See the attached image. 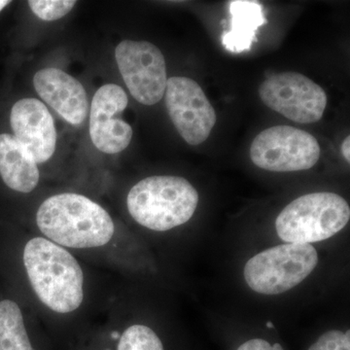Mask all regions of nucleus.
I'll return each mask as SVG.
<instances>
[{
	"label": "nucleus",
	"mask_w": 350,
	"mask_h": 350,
	"mask_svg": "<svg viewBox=\"0 0 350 350\" xmlns=\"http://www.w3.org/2000/svg\"><path fill=\"white\" fill-rule=\"evenodd\" d=\"M10 124L14 137L36 163L49 161L56 150L57 131L52 115L36 98H23L13 105Z\"/></svg>",
	"instance_id": "nucleus-11"
},
{
	"label": "nucleus",
	"mask_w": 350,
	"mask_h": 350,
	"mask_svg": "<svg viewBox=\"0 0 350 350\" xmlns=\"http://www.w3.org/2000/svg\"><path fill=\"white\" fill-rule=\"evenodd\" d=\"M260 98L267 107L295 123L319 121L327 105V96L319 85L297 72L269 76L259 89Z\"/></svg>",
	"instance_id": "nucleus-7"
},
{
	"label": "nucleus",
	"mask_w": 350,
	"mask_h": 350,
	"mask_svg": "<svg viewBox=\"0 0 350 350\" xmlns=\"http://www.w3.org/2000/svg\"><path fill=\"white\" fill-rule=\"evenodd\" d=\"M36 92L46 103L71 125L86 119L88 98L81 83L59 68H43L33 77Z\"/></svg>",
	"instance_id": "nucleus-12"
},
{
	"label": "nucleus",
	"mask_w": 350,
	"mask_h": 350,
	"mask_svg": "<svg viewBox=\"0 0 350 350\" xmlns=\"http://www.w3.org/2000/svg\"><path fill=\"white\" fill-rule=\"evenodd\" d=\"M36 223L51 241L70 248L105 245L111 241L115 229L111 216L103 206L75 193L44 200Z\"/></svg>",
	"instance_id": "nucleus-1"
},
{
	"label": "nucleus",
	"mask_w": 350,
	"mask_h": 350,
	"mask_svg": "<svg viewBox=\"0 0 350 350\" xmlns=\"http://www.w3.org/2000/svg\"><path fill=\"white\" fill-rule=\"evenodd\" d=\"M349 147H350V137H347L344 140V142H342V155H344L345 160L347 161V163L350 162V151H349Z\"/></svg>",
	"instance_id": "nucleus-20"
},
{
	"label": "nucleus",
	"mask_w": 350,
	"mask_h": 350,
	"mask_svg": "<svg viewBox=\"0 0 350 350\" xmlns=\"http://www.w3.org/2000/svg\"><path fill=\"white\" fill-rule=\"evenodd\" d=\"M8 4H10V1H8V0H0V12H1Z\"/></svg>",
	"instance_id": "nucleus-21"
},
{
	"label": "nucleus",
	"mask_w": 350,
	"mask_h": 350,
	"mask_svg": "<svg viewBox=\"0 0 350 350\" xmlns=\"http://www.w3.org/2000/svg\"><path fill=\"white\" fill-rule=\"evenodd\" d=\"M24 265L39 300L59 313L75 312L84 299V275L68 250L49 239L34 238L25 244Z\"/></svg>",
	"instance_id": "nucleus-2"
},
{
	"label": "nucleus",
	"mask_w": 350,
	"mask_h": 350,
	"mask_svg": "<svg viewBox=\"0 0 350 350\" xmlns=\"http://www.w3.org/2000/svg\"><path fill=\"white\" fill-rule=\"evenodd\" d=\"M76 1L71 0H31L29 5L32 12L36 14L39 19L43 21H56L68 15Z\"/></svg>",
	"instance_id": "nucleus-17"
},
{
	"label": "nucleus",
	"mask_w": 350,
	"mask_h": 350,
	"mask_svg": "<svg viewBox=\"0 0 350 350\" xmlns=\"http://www.w3.org/2000/svg\"><path fill=\"white\" fill-rule=\"evenodd\" d=\"M267 327H268V328H273V323H271V322H267Z\"/></svg>",
	"instance_id": "nucleus-22"
},
{
	"label": "nucleus",
	"mask_w": 350,
	"mask_h": 350,
	"mask_svg": "<svg viewBox=\"0 0 350 350\" xmlns=\"http://www.w3.org/2000/svg\"><path fill=\"white\" fill-rule=\"evenodd\" d=\"M238 350H284L280 344L271 345L267 340L262 338H253L244 342L239 347Z\"/></svg>",
	"instance_id": "nucleus-19"
},
{
	"label": "nucleus",
	"mask_w": 350,
	"mask_h": 350,
	"mask_svg": "<svg viewBox=\"0 0 350 350\" xmlns=\"http://www.w3.org/2000/svg\"><path fill=\"white\" fill-rule=\"evenodd\" d=\"M122 77L133 98L144 105L162 100L167 88V66L159 48L147 41L124 40L115 50Z\"/></svg>",
	"instance_id": "nucleus-8"
},
{
	"label": "nucleus",
	"mask_w": 350,
	"mask_h": 350,
	"mask_svg": "<svg viewBox=\"0 0 350 350\" xmlns=\"http://www.w3.org/2000/svg\"><path fill=\"white\" fill-rule=\"evenodd\" d=\"M0 176L9 188L20 193H31L39 181L33 157L8 133L0 135Z\"/></svg>",
	"instance_id": "nucleus-13"
},
{
	"label": "nucleus",
	"mask_w": 350,
	"mask_h": 350,
	"mask_svg": "<svg viewBox=\"0 0 350 350\" xmlns=\"http://www.w3.org/2000/svg\"><path fill=\"white\" fill-rule=\"evenodd\" d=\"M165 107L182 138L190 145L206 142L216 124V113L204 90L194 80L175 76L167 79Z\"/></svg>",
	"instance_id": "nucleus-9"
},
{
	"label": "nucleus",
	"mask_w": 350,
	"mask_h": 350,
	"mask_svg": "<svg viewBox=\"0 0 350 350\" xmlns=\"http://www.w3.org/2000/svg\"><path fill=\"white\" fill-rule=\"evenodd\" d=\"M118 350H165L162 340L149 327L135 324L120 338Z\"/></svg>",
	"instance_id": "nucleus-16"
},
{
	"label": "nucleus",
	"mask_w": 350,
	"mask_h": 350,
	"mask_svg": "<svg viewBox=\"0 0 350 350\" xmlns=\"http://www.w3.org/2000/svg\"><path fill=\"white\" fill-rule=\"evenodd\" d=\"M123 88L103 85L94 94L90 113V135L94 146L107 154L125 150L131 144L133 129L119 115L128 107Z\"/></svg>",
	"instance_id": "nucleus-10"
},
{
	"label": "nucleus",
	"mask_w": 350,
	"mask_h": 350,
	"mask_svg": "<svg viewBox=\"0 0 350 350\" xmlns=\"http://www.w3.org/2000/svg\"><path fill=\"white\" fill-rule=\"evenodd\" d=\"M349 219V206L344 198L335 193H312L285 206L276 218L275 229L286 243L310 244L335 236Z\"/></svg>",
	"instance_id": "nucleus-4"
},
{
	"label": "nucleus",
	"mask_w": 350,
	"mask_h": 350,
	"mask_svg": "<svg viewBox=\"0 0 350 350\" xmlns=\"http://www.w3.org/2000/svg\"><path fill=\"white\" fill-rule=\"evenodd\" d=\"M231 29L225 32L222 43L228 51L241 53L250 50L257 29L266 23L259 2L236 0L230 2Z\"/></svg>",
	"instance_id": "nucleus-14"
},
{
	"label": "nucleus",
	"mask_w": 350,
	"mask_h": 350,
	"mask_svg": "<svg viewBox=\"0 0 350 350\" xmlns=\"http://www.w3.org/2000/svg\"><path fill=\"white\" fill-rule=\"evenodd\" d=\"M199 204L194 186L183 177L157 175L138 182L129 192L126 206L138 224L165 232L188 222Z\"/></svg>",
	"instance_id": "nucleus-3"
},
{
	"label": "nucleus",
	"mask_w": 350,
	"mask_h": 350,
	"mask_svg": "<svg viewBox=\"0 0 350 350\" xmlns=\"http://www.w3.org/2000/svg\"><path fill=\"white\" fill-rule=\"evenodd\" d=\"M319 264L310 244L285 243L258 253L248 260L243 275L248 286L262 295H278L296 287Z\"/></svg>",
	"instance_id": "nucleus-5"
},
{
	"label": "nucleus",
	"mask_w": 350,
	"mask_h": 350,
	"mask_svg": "<svg viewBox=\"0 0 350 350\" xmlns=\"http://www.w3.org/2000/svg\"><path fill=\"white\" fill-rule=\"evenodd\" d=\"M317 138L306 131L290 126H276L262 131L250 147V158L260 169L292 172L314 167L320 158Z\"/></svg>",
	"instance_id": "nucleus-6"
},
{
	"label": "nucleus",
	"mask_w": 350,
	"mask_h": 350,
	"mask_svg": "<svg viewBox=\"0 0 350 350\" xmlns=\"http://www.w3.org/2000/svg\"><path fill=\"white\" fill-rule=\"evenodd\" d=\"M0 350H34L15 301H0Z\"/></svg>",
	"instance_id": "nucleus-15"
},
{
	"label": "nucleus",
	"mask_w": 350,
	"mask_h": 350,
	"mask_svg": "<svg viewBox=\"0 0 350 350\" xmlns=\"http://www.w3.org/2000/svg\"><path fill=\"white\" fill-rule=\"evenodd\" d=\"M308 350H350L349 331L326 332Z\"/></svg>",
	"instance_id": "nucleus-18"
}]
</instances>
